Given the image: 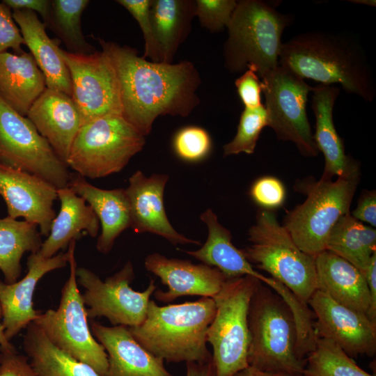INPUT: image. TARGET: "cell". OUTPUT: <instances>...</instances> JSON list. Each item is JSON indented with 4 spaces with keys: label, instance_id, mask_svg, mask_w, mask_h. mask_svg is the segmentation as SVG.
Instances as JSON below:
<instances>
[{
    "label": "cell",
    "instance_id": "1",
    "mask_svg": "<svg viewBox=\"0 0 376 376\" xmlns=\"http://www.w3.org/2000/svg\"><path fill=\"white\" fill-rule=\"evenodd\" d=\"M118 79L122 116L144 136L159 116L185 117L198 105L200 75L190 61L152 62L135 49L99 40Z\"/></svg>",
    "mask_w": 376,
    "mask_h": 376
},
{
    "label": "cell",
    "instance_id": "2",
    "mask_svg": "<svg viewBox=\"0 0 376 376\" xmlns=\"http://www.w3.org/2000/svg\"><path fill=\"white\" fill-rule=\"evenodd\" d=\"M279 65L303 79L339 84L367 102L376 96L372 68L361 42L352 33L309 31L295 36L283 42Z\"/></svg>",
    "mask_w": 376,
    "mask_h": 376
},
{
    "label": "cell",
    "instance_id": "3",
    "mask_svg": "<svg viewBox=\"0 0 376 376\" xmlns=\"http://www.w3.org/2000/svg\"><path fill=\"white\" fill-rule=\"evenodd\" d=\"M215 311L212 297L166 306L150 299L143 322L128 329L141 345L164 361L205 363L212 357L207 331Z\"/></svg>",
    "mask_w": 376,
    "mask_h": 376
},
{
    "label": "cell",
    "instance_id": "4",
    "mask_svg": "<svg viewBox=\"0 0 376 376\" xmlns=\"http://www.w3.org/2000/svg\"><path fill=\"white\" fill-rule=\"evenodd\" d=\"M293 20L272 3L240 0L226 27L224 66L230 72L254 70L260 78L279 65L282 34Z\"/></svg>",
    "mask_w": 376,
    "mask_h": 376
},
{
    "label": "cell",
    "instance_id": "5",
    "mask_svg": "<svg viewBox=\"0 0 376 376\" xmlns=\"http://www.w3.org/2000/svg\"><path fill=\"white\" fill-rule=\"evenodd\" d=\"M249 366L261 370L303 375L306 360L296 352L297 331L290 309L284 300L261 282L249 308Z\"/></svg>",
    "mask_w": 376,
    "mask_h": 376
},
{
    "label": "cell",
    "instance_id": "6",
    "mask_svg": "<svg viewBox=\"0 0 376 376\" xmlns=\"http://www.w3.org/2000/svg\"><path fill=\"white\" fill-rule=\"evenodd\" d=\"M359 180L360 166L355 160L335 181L320 178L307 188L302 187L306 198L287 212L283 226L303 252L315 258L326 251L332 228L341 217L350 212Z\"/></svg>",
    "mask_w": 376,
    "mask_h": 376
},
{
    "label": "cell",
    "instance_id": "7",
    "mask_svg": "<svg viewBox=\"0 0 376 376\" xmlns=\"http://www.w3.org/2000/svg\"><path fill=\"white\" fill-rule=\"evenodd\" d=\"M256 220L248 230L251 244L242 249L245 257L308 303L317 290L315 257L297 246L272 210L260 209Z\"/></svg>",
    "mask_w": 376,
    "mask_h": 376
},
{
    "label": "cell",
    "instance_id": "8",
    "mask_svg": "<svg viewBox=\"0 0 376 376\" xmlns=\"http://www.w3.org/2000/svg\"><path fill=\"white\" fill-rule=\"evenodd\" d=\"M145 137L120 114L94 119L79 130L66 165L91 179L120 172L143 150Z\"/></svg>",
    "mask_w": 376,
    "mask_h": 376
},
{
    "label": "cell",
    "instance_id": "9",
    "mask_svg": "<svg viewBox=\"0 0 376 376\" xmlns=\"http://www.w3.org/2000/svg\"><path fill=\"white\" fill-rule=\"evenodd\" d=\"M260 281L251 276L228 279L212 298L214 317L207 331L215 376H232L249 366L248 313Z\"/></svg>",
    "mask_w": 376,
    "mask_h": 376
},
{
    "label": "cell",
    "instance_id": "10",
    "mask_svg": "<svg viewBox=\"0 0 376 376\" xmlns=\"http://www.w3.org/2000/svg\"><path fill=\"white\" fill-rule=\"evenodd\" d=\"M75 246L76 240H72L68 246L70 275L62 288L58 308L40 311L34 322L57 347L104 376L108 368L107 354L93 337L88 325L86 308L77 283Z\"/></svg>",
    "mask_w": 376,
    "mask_h": 376
},
{
    "label": "cell",
    "instance_id": "11",
    "mask_svg": "<svg viewBox=\"0 0 376 376\" xmlns=\"http://www.w3.org/2000/svg\"><path fill=\"white\" fill-rule=\"evenodd\" d=\"M261 79L268 127L278 139L294 143L301 155H318L306 112L308 95L313 87L279 65Z\"/></svg>",
    "mask_w": 376,
    "mask_h": 376
},
{
    "label": "cell",
    "instance_id": "12",
    "mask_svg": "<svg viewBox=\"0 0 376 376\" xmlns=\"http://www.w3.org/2000/svg\"><path fill=\"white\" fill-rule=\"evenodd\" d=\"M0 163L68 187L72 173L26 117L0 97Z\"/></svg>",
    "mask_w": 376,
    "mask_h": 376
},
{
    "label": "cell",
    "instance_id": "13",
    "mask_svg": "<svg viewBox=\"0 0 376 376\" xmlns=\"http://www.w3.org/2000/svg\"><path fill=\"white\" fill-rule=\"evenodd\" d=\"M76 276L85 289L81 295L85 306H88V318L104 317L113 326L132 327L141 324L146 317L150 297L157 290L153 279L143 291H135L130 287L134 279L130 261L104 281L85 267L77 268Z\"/></svg>",
    "mask_w": 376,
    "mask_h": 376
},
{
    "label": "cell",
    "instance_id": "14",
    "mask_svg": "<svg viewBox=\"0 0 376 376\" xmlns=\"http://www.w3.org/2000/svg\"><path fill=\"white\" fill-rule=\"evenodd\" d=\"M58 52L69 70L71 97L82 125L107 115H122L118 77L104 51L78 54L58 47Z\"/></svg>",
    "mask_w": 376,
    "mask_h": 376
},
{
    "label": "cell",
    "instance_id": "15",
    "mask_svg": "<svg viewBox=\"0 0 376 376\" xmlns=\"http://www.w3.org/2000/svg\"><path fill=\"white\" fill-rule=\"evenodd\" d=\"M308 304L315 315L318 337L336 343L348 356L376 353V324L366 315L343 306L316 290Z\"/></svg>",
    "mask_w": 376,
    "mask_h": 376
},
{
    "label": "cell",
    "instance_id": "16",
    "mask_svg": "<svg viewBox=\"0 0 376 376\" xmlns=\"http://www.w3.org/2000/svg\"><path fill=\"white\" fill-rule=\"evenodd\" d=\"M0 196L8 217L36 224L41 235L48 236L55 218L53 208L57 188L37 175L0 163Z\"/></svg>",
    "mask_w": 376,
    "mask_h": 376
},
{
    "label": "cell",
    "instance_id": "17",
    "mask_svg": "<svg viewBox=\"0 0 376 376\" xmlns=\"http://www.w3.org/2000/svg\"><path fill=\"white\" fill-rule=\"evenodd\" d=\"M169 178L166 174L147 177L139 170L130 176L125 189L130 227L136 233H150L161 236L173 245H200V241L179 233L169 222L164 205V192Z\"/></svg>",
    "mask_w": 376,
    "mask_h": 376
},
{
    "label": "cell",
    "instance_id": "18",
    "mask_svg": "<svg viewBox=\"0 0 376 376\" xmlns=\"http://www.w3.org/2000/svg\"><path fill=\"white\" fill-rule=\"evenodd\" d=\"M146 269L158 276L166 291L156 290L155 299L171 302L184 296L213 297L228 279L218 269L205 264H194L190 260L169 258L153 253L144 260Z\"/></svg>",
    "mask_w": 376,
    "mask_h": 376
},
{
    "label": "cell",
    "instance_id": "19",
    "mask_svg": "<svg viewBox=\"0 0 376 376\" xmlns=\"http://www.w3.org/2000/svg\"><path fill=\"white\" fill-rule=\"evenodd\" d=\"M68 263V251H60L50 258L33 253L28 257V272L24 278L13 283L0 280L1 324L8 340L36 320L40 311L33 308V296L39 280L47 273L65 267Z\"/></svg>",
    "mask_w": 376,
    "mask_h": 376
},
{
    "label": "cell",
    "instance_id": "20",
    "mask_svg": "<svg viewBox=\"0 0 376 376\" xmlns=\"http://www.w3.org/2000/svg\"><path fill=\"white\" fill-rule=\"evenodd\" d=\"M90 329L107 354L104 376H173L166 369L164 361L141 345L127 327H108L93 320Z\"/></svg>",
    "mask_w": 376,
    "mask_h": 376
},
{
    "label": "cell",
    "instance_id": "21",
    "mask_svg": "<svg viewBox=\"0 0 376 376\" xmlns=\"http://www.w3.org/2000/svg\"><path fill=\"white\" fill-rule=\"evenodd\" d=\"M26 117L66 164L73 141L82 125L72 97L46 88L31 106Z\"/></svg>",
    "mask_w": 376,
    "mask_h": 376
},
{
    "label": "cell",
    "instance_id": "22",
    "mask_svg": "<svg viewBox=\"0 0 376 376\" xmlns=\"http://www.w3.org/2000/svg\"><path fill=\"white\" fill-rule=\"evenodd\" d=\"M315 260L317 290L338 304L367 315L370 297L364 274L327 250L318 254Z\"/></svg>",
    "mask_w": 376,
    "mask_h": 376
},
{
    "label": "cell",
    "instance_id": "23",
    "mask_svg": "<svg viewBox=\"0 0 376 376\" xmlns=\"http://www.w3.org/2000/svg\"><path fill=\"white\" fill-rule=\"evenodd\" d=\"M68 187L91 207L101 226L96 248L102 253L111 251L116 239L130 227V208L125 189H102L72 173Z\"/></svg>",
    "mask_w": 376,
    "mask_h": 376
},
{
    "label": "cell",
    "instance_id": "24",
    "mask_svg": "<svg viewBox=\"0 0 376 376\" xmlns=\"http://www.w3.org/2000/svg\"><path fill=\"white\" fill-rule=\"evenodd\" d=\"M13 17L24 40V43L42 72L47 88L72 95L69 70L58 52V42L46 33V25L33 11L13 10Z\"/></svg>",
    "mask_w": 376,
    "mask_h": 376
},
{
    "label": "cell",
    "instance_id": "25",
    "mask_svg": "<svg viewBox=\"0 0 376 376\" xmlns=\"http://www.w3.org/2000/svg\"><path fill=\"white\" fill-rule=\"evenodd\" d=\"M61 208L52 223L47 238L36 253L42 258H50L60 250H65L72 240H79L85 233L95 237L100 221L89 205L68 186L57 189Z\"/></svg>",
    "mask_w": 376,
    "mask_h": 376
},
{
    "label": "cell",
    "instance_id": "26",
    "mask_svg": "<svg viewBox=\"0 0 376 376\" xmlns=\"http://www.w3.org/2000/svg\"><path fill=\"white\" fill-rule=\"evenodd\" d=\"M46 88L45 78L31 53L0 54V97L14 111L26 116Z\"/></svg>",
    "mask_w": 376,
    "mask_h": 376
},
{
    "label": "cell",
    "instance_id": "27",
    "mask_svg": "<svg viewBox=\"0 0 376 376\" xmlns=\"http://www.w3.org/2000/svg\"><path fill=\"white\" fill-rule=\"evenodd\" d=\"M311 109L315 117L314 141L324 157L323 180L343 175L355 159L347 155L343 142L338 134L334 120L333 111L340 88L333 85L318 84L313 87Z\"/></svg>",
    "mask_w": 376,
    "mask_h": 376
},
{
    "label": "cell",
    "instance_id": "28",
    "mask_svg": "<svg viewBox=\"0 0 376 376\" xmlns=\"http://www.w3.org/2000/svg\"><path fill=\"white\" fill-rule=\"evenodd\" d=\"M207 227L206 242L198 249L184 251L202 263L215 267L227 279L251 276L264 283L267 276L258 272L245 257L242 249L234 246L229 230L223 226L212 209L200 215Z\"/></svg>",
    "mask_w": 376,
    "mask_h": 376
},
{
    "label": "cell",
    "instance_id": "29",
    "mask_svg": "<svg viewBox=\"0 0 376 376\" xmlns=\"http://www.w3.org/2000/svg\"><path fill=\"white\" fill-rule=\"evenodd\" d=\"M26 329L23 347L36 376H100L54 345L35 322Z\"/></svg>",
    "mask_w": 376,
    "mask_h": 376
},
{
    "label": "cell",
    "instance_id": "30",
    "mask_svg": "<svg viewBox=\"0 0 376 376\" xmlns=\"http://www.w3.org/2000/svg\"><path fill=\"white\" fill-rule=\"evenodd\" d=\"M150 13L160 61L172 63L178 47L189 34L195 1L151 0Z\"/></svg>",
    "mask_w": 376,
    "mask_h": 376
},
{
    "label": "cell",
    "instance_id": "31",
    "mask_svg": "<svg viewBox=\"0 0 376 376\" xmlns=\"http://www.w3.org/2000/svg\"><path fill=\"white\" fill-rule=\"evenodd\" d=\"M326 250L348 261L364 274L376 252V230L347 213L332 228Z\"/></svg>",
    "mask_w": 376,
    "mask_h": 376
},
{
    "label": "cell",
    "instance_id": "32",
    "mask_svg": "<svg viewBox=\"0 0 376 376\" xmlns=\"http://www.w3.org/2000/svg\"><path fill=\"white\" fill-rule=\"evenodd\" d=\"M37 227L8 216L0 219V270L6 283H15L20 276L24 253L39 251L42 242Z\"/></svg>",
    "mask_w": 376,
    "mask_h": 376
},
{
    "label": "cell",
    "instance_id": "33",
    "mask_svg": "<svg viewBox=\"0 0 376 376\" xmlns=\"http://www.w3.org/2000/svg\"><path fill=\"white\" fill-rule=\"evenodd\" d=\"M88 0H54L47 26L63 42L69 52L90 54L93 47L85 40L81 18Z\"/></svg>",
    "mask_w": 376,
    "mask_h": 376
},
{
    "label": "cell",
    "instance_id": "34",
    "mask_svg": "<svg viewBox=\"0 0 376 376\" xmlns=\"http://www.w3.org/2000/svg\"><path fill=\"white\" fill-rule=\"evenodd\" d=\"M304 376H375L360 368L336 343L318 338L306 358Z\"/></svg>",
    "mask_w": 376,
    "mask_h": 376
},
{
    "label": "cell",
    "instance_id": "35",
    "mask_svg": "<svg viewBox=\"0 0 376 376\" xmlns=\"http://www.w3.org/2000/svg\"><path fill=\"white\" fill-rule=\"evenodd\" d=\"M264 283L277 293L290 309L297 331V354L300 359L306 360V357L315 349L318 338L313 312L308 303L277 280L267 277Z\"/></svg>",
    "mask_w": 376,
    "mask_h": 376
},
{
    "label": "cell",
    "instance_id": "36",
    "mask_svg": "<svg viewBox=\"0 0 376 376\" xmlns=\"http://www.w3.org/2000/svg\"><path fill=\"white\" fill-rule=\"evenodd\" d=\"M267 126L268 117L264 104L256 108H244L240 118L236 134L223 146V155L226 157L242 152L253 154L260 134Z\"/></svg>",
    "mask_w": 376,
    "mask_h": 376
},
{
    "label": "cell",
    "instance_id": "37",
    "mask_svg": "<svg viewBox=\"0 0 376 376\" xmlns=\"http://www.w3.org/2000/svg\"><path fill=\"white\" fill-rule=\"evenodd\" d=\"M173 149L181 159L196 162L205 158L212 148L208 132L198 126H187L176 132L173 141Z\"/></svg>",
    "mask_w": 376,
    "mask_h": 376
},
{
    "label": "cell",
    "instance_id": "38",
    "mask_svg": "<svg viewBox=\"0 0 376 376\" xmlns=\"http://www.w3.org/2000/svg\"><path fill=\"white\" fill-rule=\"evenodd\" d=\"M116 2L129 11L141 28L145 42L143 57L152 62H161L151 18V0H118Z\"/></svg>",
    "mask_w": 376,
    "mask_h": 376
},
{
    "label": "cell",
    "instance_id": "39",
    "mask_svg": "<svg viewBox=\"0 0 376 376\" xmlns=\"http://www.w3.org/2000/svg\"><path fill=\"white\" fill-rule=\"evenodd\" d=\"M235 0H196L195 16L201 25L211 33L227 27L235 9Z\"/></svg>",
    "mask_w": 376,
    "mask_h": 376
},
{
    "label": "cell",
    "instance_id": "40",
    "mask_svg": "<svg viewBox=\"0 0 376 376\" xmlns=\"http://www.w3.org/2000/svg\"><path fill=\"white\" fill-rule=\"evenodd\" d=\"M250 196L263 209L272 210L283 204L285 189L280 180L267 175L253 182L250 189Z\"/></svg>",
    "mask_w": 376,
    "mask_h": 376
},
{
    "label": "cell",
    "instance_id": "41",
    "mask_svg": "<svg viewBox=\"0 0 376 376\" xmlns=\"http://www.w3.org/2000/svg\"><path fill=\"white\" fill-rule=\"evenodd\" d=\"M23 38L13 19L12 11L2 1L0 3V54L11 48L15 53L23 52Z\"/></svg>",
    "mask_w": 376,
    "mask_h": 376
},
{
    "label": "cell",
    "instance_id": "42",
    "mask_svg": "<svg viewBox=\"0 0 376 376\" xmlns=\"http://www.w3.org/2000/svg\"><path fill=\"white\" fill-rule=\"evenodd\" d=\"M237 94L244 108L261 106L262 81L257 73L247 69L235 81Z\"/></svg>",
    "mask_w": 376,
    "mask_h": 376
},
{
    "label": "cell",
    "instance_id": "43",
    "mask_svg": "<svg viewBox=\"0 0 376 376\" xmlns=\"http://www.w3.org/2000/svg\"><path fill=\"white\" fill-rule=\"evenodd\" d=\"M0 376H36L27 356L0 348Z\"/></svg>",
    "mask_w": 376,
    "mask_h": 376
},
{
    "label": "cell",
    "instance_id": "44",
    "mask_svg": "<svg viewBox=\"0 0 376 376\" xmlns=\"http://www.w3.org/2000/svg\"><path fill=\"white\" fill-rule=\"evenodd\" d=\"M352 216L357 220L376 226V193L375 190L364 191L358 200L357 206Z\"/></svg>",
    "mask_w": 376,
    "mask_h": 376
},
{
    "label": "cell",
    "instance_id": "45",
    "mask_svg": "<svg viewBox=\"0 0 376 376\" xmlns=\"http://www.w3.org/2000/svg\"><path fill=\"white\" fill-rule=\"evenodd\" d=\"M10 10H28L39 13L43 19V23L47 25L52 6L49 0H3L2 1Z\"/></svg>",
    "mask_w": 376,
    "mask_h": 376
},
{
    "label": "cell",
    "instance_id": "46",
    "mask_svg": "<svg viewBox=\"0 0 376 376\" xmlns=\"http://www.w3.org/2000/svg\"><path fill=\"white\" fill-rule=\"evenodd\" d=\"M364 275L370 297V306L367 316L376 324V252L371 257Z\"/></svg>",
    "mask_w": 376,
    "mask_h": 376
},
{
    "label": "cell",
    "instance_id": "47",
    "mask_svg": "<svg viewBox=\"0 0 376 376\" xmlns=\"http://www.w3.org/2000/svg\"><path fill=\"white\" fill-rule=\"evenodd\" d=\"M186 376H215L212 357L205 363L187 362Z\"/></svg>",
    "mask_w": 376,
    "mask_h": 376
},
{
    "label": "cell",
    "instance_id": "48",
    "mask_svg": "<svg viewBox=\"0 0 376 376\" xmlns=\"http://www.w3.org/2000/svg\"><path fill=\"white\" fill-rule=\"evenodd\" d=\"M232 376H304L303 375H289L280 373H272L261 370L253 366L248 367L237 372Z\"/></svg>",
    "mask_w": 376,
    "mask_h": 376
},
{
    "label": "cell",
    "instance_id": "49",
    "mask_svg": "<svg viewBox=\"0 0 376 376\" xmlns=\"http://www.w3.org/2000/svg\"><path fill=\"white\" fill-rule=\"evenodd\" d=\"M2 318V312H1V308L0 305V319ZM15 347L14 345H13L9 340H7V338L5 336L4 334V329L2 326L1 322H0V348L1 349H6L9 350Z\"/></svg>",
    "mask_w": 376,
    "mask_h": 376
},
{
    "label": "cell",
    "instance_id": "50",
    "mask_svg": "<svg viewBox=\"0 0 376 376\" xmlns=\"http://www.w3.org/2000/svg\"><path fill=\"white\" fill-rule=\"evenodd\" d=\"M350 1L353 3L362 4V5L369 6H374V7L376 5V1L375 0H352Z\"/></svg>",
    "mask_w": 376,
    "mask_h": 376
}]
</instances>
